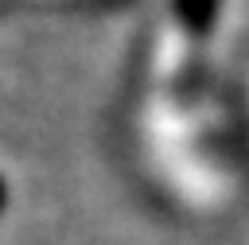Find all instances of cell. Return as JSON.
Listing matches in <instances>:
<instances>
[{"label":"cell","mask_w":249,"mask_h":245,"mask_svg":"<svg viewBox=\"0 0 249 245\" xmlns=\"http://www.w3.org/2000/svg\"><path fill=\"white\" fill-rule=\"evenodd\" d=\"M218 4L222 0H175V12L191 31H206L218 16Z\"/></svg>","instance_id":"6da1fadb"}]
</instances>
